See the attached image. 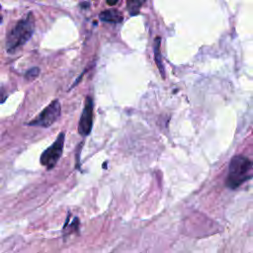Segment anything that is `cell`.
<instances>
[{"label":"cell","mask_w":253,"mask_h":253,"mask_svg":"<svg viewBox=\"0 0 253 253\" xmlns=\"http://www.w3.org/2000/svg\"><path fill=\"white\" fill-rule=\"evenodd\" d=\"M253 176V163L244 155H235L228 165V173L225 179L227 188L234 190Z\"/></svg>","instance_id":"1"},{"label":"cell","mask_w":253,"mask_h":253,"mask_svg":"<svg viewBox=\"0 0 253 253\" xmlns=\"http://www.w3.org/2000/svg\"><path fill=\"white\" fill-rule=\"evenodd\" d=\"M35 31V18L32 12L18 21L16 25L9 31L6 38V49L14 52L18 47L25 44L33 36Z\"/></svg>","instance_id":"2"},{"label":"cell","mask_w":253,"mask_h":253,"mask_svg":"<svg viewBox=\"0 0 253 253\" xmlns=\"http://www.w3.org/2000/svg\"><path fill=\"white\" fill-rule=\"evenodd\" d=\"M64 139H65V133L60 132L56 139L52 142L50 146H48L41 155V163L43 165L47 170L52 169L55 164L58 162L59 158L62 155L63 152V146H64Z\"/></svg>","instance_id":"3"},{"label":"cell","mask_w":253,"mask_h":253,"mask_svg":"<svg viewBox=\"0 0 253 253\" xmlns=\"http://www.w3.org/2000/svg\"><path fill=\"white\" fill-rule=\"evenodd\" d=\"M60 111H61V108H60L59 101L53 100L48 106H46L42 111V113L34 121L30 122L28 125L48 127L54 122L57 121V119L60 116Z\"/></svg>","instance_id":"4"},{"label":"cell","mask_w":253,"mask_h":253,"mask_svg":"<svg viewBox=\"0 0 253 253\" xmlns=\"http://www.w3.org/2000/svg\"><path fill=\"white\" fill-rule=\"evenodd\" d=\"M93 100L91 97H86L85 105L78 123V132L82 136H86L91 132L93 126Z\"/></svg>","instance_id":"5"},{"label":"cell","mask_w":253,"mask_h":253,"mask_svg":"<svg viewBox=\"0 0 253 253\" xmlns=\"http://www.w3.org/2000/svg\"><path fill=\"white\" fill-rule=\"evenodd\" d=\"M99 18L104 22L121 23L123 21V14L117 9H109L101 12Z\"/></svg>","instance_id":"6"},{"label":"cell","mask_w":253,"mask_h":253,"mask_svg":"<svg viewBox=\"0 0 253 253\" xmlns=\"http://www.w3.org/2000/svg\"><path fill=\"white\" fill-rule=\"evenodd\" d=\"M160 43H161V38L156 37L154 40L153 43V52H154V59L156 62V65L158 69L160 70V73L162 77L164 78V66L162 64V59H161V51H160Z\"/></svg>","instance_id":"7"},{"label":"cell","mask_w":253,"mask_h":253,"mask_svg":"<svg viewBox=\"0 0 253 253\" xmlns=\"http://www.w3.org/2000/svg\"><path fill=\"white\" fill-rule=\"evenodd\" d=\"M143 4V2L141 1H127V8L128 11L131 15H135L136 13H138V10L140 8V6Z\"/></svg>","instance_id":"8"},{"label":"cell","mask_w":253,"mask_h":253,"mask_svg":"<svg viewBox=\"0 0 253 253\" xmlns=\"http://www.w3.org/2000/svg\"><path fill=\"white\" fill-rule=\"evenodd\" d=\"M40 73V68L39 67H33V68H30L27 72H26V78L27 79H33L35 77H37Z\"/></svg>","instance_id":"9"}]
</instances>
